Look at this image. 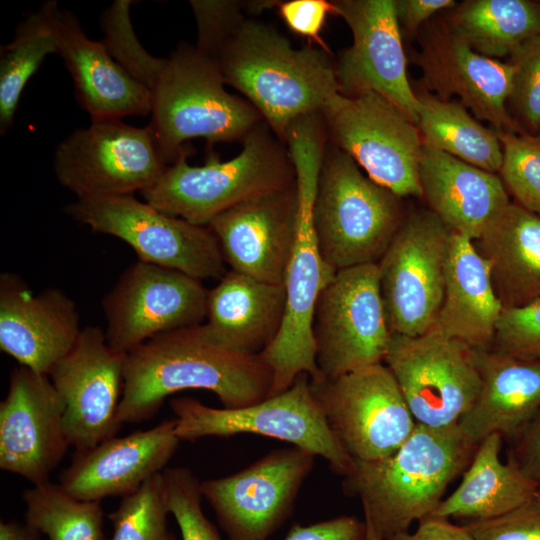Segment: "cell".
<instances>
[{
    "instance_id": "cell-1",
    "label": "cell",
    "mask_w": 540,
    "mask_h": 540,
    "mask_svg": "<svg viewBox=\"0 0 540 540\" xmlns=\"http://www.w3.org/2000/svg\"><path fill=\"white\" fill-rule=\"evenodd\" d=\"M270 367L259 355L219 344L205 324L159 334L125 356L118 408L121 426L149 420L171 394L213 392L225 408H241L269 397Z\"/></svg>"
},
{
    "instance_id": "cell-2",
    "label": "cell",
    "mask_w": 540,
    "mask_h": 540,
    "mask_svg": "<svg viewBox=\"0 0 540 540\" xmlns=\"http://www.w3.org/2000/svg\"><path fill=\"white\" fill-rule=\"evenodd\" d=\"M199 51L215 63L225 84L247 98L283 143L293 122L321 112L339 93L335 60L328 50L294 48L283 34L253 18L244 17Z\"/></svg>"
},
{
    "instance_id": "cell-3",
    "label": "cell",
    "mask_w": 540,
    "mask_h": 540,
    "mask_svg": "<svg viewBox=\"0 0 540 540\" xmlns=\"http://www.w3.org/2000/svg\"><path fill=\"white\" fill-rule=\"evenodd\" d=\"M327 142L325 126L317 114L299 118L287 132L286 146L296 172L297 226L284 280L283 323L274 341L259 355L273 374L269 397L287 390L301 373L308 374L311 381L323 378L315 361L312 321L319 294L337 270L320 252L313 205Z\"/></svg>"
},
{
    "instance_id": "cell-4",
    "label": "cell",
    "mask_w": 540,
    "mask_h": 540,
    "mask_svg": "<svg viewBox=\"0 0 540 540\" xmlns=\"http://www.w3.org/2000/svg\"><path fill=\"white\" fill-rule=\"evenodd\" d=\"M477 447L465 440L458 424L442 428L416 424L391 456L374 462L354 460L343 476L342 489L360 499L364 519L387 540L435 513L448 485L467 467Z\"/></svg>"
},
{
    "instance_id": "cell-5",
    "label": "cell",
    "mask_w": 540,
    "mask_h": 540,
    "mask_svg": "<svg viewBox=\"0 0 540 540\" xmlns=\"http://www.w3.org/2000/svg\"><path fill=\"white\" fill-rule=\"evenodd\" d=\"M224 85L215 63L195 45L180 43L158 59L145 84L151 96L148 127L168 165L193 138L210 144L243 141L263 122L251 103Z\"/></svg>"
},
{
    "instance_id": "cell-6",
    "label": "cell",
    "mask_w": 540,
    "mask_h": 540,
    "mask_svg": "<svg viewBox=\"0 0 540 540\" xmlns=\"http://www.w3.org/2000/svg\"><path fill=\"white\" fill-rule=\"evenodd\" d=\"M189 155L186 145L142 195L158 210L196 225L208 226L241 202L296 183L286 144L264 121L244 138L241 151L230 160L220 161L212 153L204 165L192 166Z\"/></svg>"
},
{
    "instance_id": "cell-7",
    "label": "cell",
    "mask_w": 540,
    "mask_h": 540,
    "mask_svg": "<svg viewBox=\"0 0 540 540\" xmlns=\"http://www.w3.org/2000/svg\"><path fill=\"white\" fill-rule=\"evenodd\" d=\"M403 217L401 197L370 179L328 140L313 205L324 260L335 270L377 263Z\"/></svg>"
},
{
    "instance_id": "cell-8",
    "label": "cell",
    "mask_w": 540,
    "mask_h": 540,
    "mask_svg": "<svg viewBox=\"0 0 540 540\" xmlns=\"http://www.w3.org/2000/svg\"><path fill=\"white\" fill-rule=\"evenodd\" d=\"M180 441L252 433L285 441L326 459L345 476L354 460L330 430L306 373L285 391L241 408H213L191 397L170 400Z\"/></svg>"
},
{
    "instance_id": "cell-9",
    "label": "cell",
    "mask_w": 540,
    "mask_h": 540,
    "mask_svg": "<svg viewBox=\"0 0 540 540\" xmlns=\"http://www.w3.org/2000/svg\"><path fill=\"white\" fill-rule=\"evenodd\" d=\"M73 220L127 243L138 260L220 280L227 272L219 242L208 226L168 215L133 195L76 199L65 207Z\"/></svg>"
},
{
    "instance_id": "cell-10",
    "label": "cell",
    "mask_w": 540,
    "mask_h": 540,
    "mask_svg": "<svg viewBox=\"0 0 540 540\" xmlns=\"http://www.w3.org/2000/svg\"><path fill=\"white\" fill-rule=\"evenodd\" d=\"M328 140L366 175L399 197L422 196L423 141L416 124L375 92L338 93L321 110Z\"/></svg>"
},
{
    "instance_id": "cell-11",
    "label": "cell",
    "mask_w": 540,
    "mask_h": 540,
    "mask_svg": "<svg viewBox=\"0 0 540 540\" xmlns=\"http://www.w3.org/2000/svg\"><path fill=\"white\" fill-rule=\"evenodd\" d=\"M451 233L430 209L404 215L377 262L380 294L392 334L414 337L435 326Z\"/></svg>"
},
{
    "instance_id": "cell-12",
    "label": "cell",
    "mask_w": 540,
    "mask_h": 540,
    "mask_svg": "<svg viewBox=\"0 0 540 540\" xmlns=\"http://www.w3.org/2000/svg\"><path fill=\"white\" fill-rule=\"evenodd\" d=\"M312 334L316 365L323 377L384 363L392 333L377 263L336 271L317 299Z\"/></svg>"
},
{
    "instance_id": "cell-13",
    "label": "cell",
    "mask_w": 540,
    "mask_h": 540,
    "mask_svg": "<svg viewBox=\"0 0 540 540\" xmlns=\"http://www.w3.org/2000/svg\"><path fill=\"white\" fill-rule=\"evenodd\" d=\"M310 386L330 430L353 460L374 462L391 456L416 426L384 363L310 380Z\"/></svg>"
},
{
    "instance_id": "cell-14",
    "label": "cell",
    "mask_w": 540,
    "mask_h": 540,
    "mask_svg": "<svg viewBox=\"0 0 540 540\" xmlns=\"http://www.w3.org/2000/svg\"><path fill=\"white\" fill-rule=\"evenodd\" d=\"M53 166L58 182L77 199L133 195L152 187L168 164L148 126L122 119L91 121L63 139Z\"/></svg>"
},
{
    "instance_id": "cell-15",
    "label": "cell",
    "mask_w": 540,
    "mask_h": 540,
    "mask_svg": "<svg viewBox=\"0 0 540 540\" xmlns=\"http://www.w3.org/2000/svg\"><path fill=\"white\" fill-rule=\"evenodd\" d=\"M384 364L394 376L416 424H458L481 390L470 348L435 327L408 337L392 334Z\"/></svg>"
},
{
    "instance_id": "cell-16",
    "label": "cell",
    "mask_w": 540,
    "mask_h": 540,
    "mask_svg": "<svg viewBox=\"0 0 540 540\" xmlns=\"http://www.w3.org/2000/svg\"><path fill=\"white\" fill-rule=\"evenodd\" d=\"M208 294L200 279L138 260L102 300L106 341L126 354L159 334L203 324Z\"/></svg>"
},
{
    "instance_id": "cell-17",
    "label": "cell",
    "mask_w": 540,
    "mask_h": 540,
    "mask_svg": "<svg viewBox=\"0 0 540 540\" xmlns=\"http://www.w3.org/2000/svg\"><path fill=\"white\" fill-rule=\"evenodd\" d=\"M315 457L296 446L274 449L234 474L201 481L202 497L229 540H268L292 514Z\"/></svg>"
},
{
    "instance_id": "cell-18",
    "label": "cell",
    "mask_w": 540,
    "mask_h": 540,
    "mask_svg": "<svg viewBox=\"0 0 540 540\" xmlns=\"http://www.w3.org/2000/svg\"><path fill=\"white\" fill-rule=\"evenodd\" d=\"M335 14L352 32V44L335 60L339 93L375 92L400 108L415 124L421 102L407 74L396 0H337Z\"/></svg>"
},
{
    "instance_id": "cell-19",
    "label": "cell",
    "mask_w": 540,
    "mask_h": 540,
    "mask_svg": "<svg viewBox=\"0 0 540 540\" xmlns=\"http://www.w3.org/2000/svg\"><path fill=\"white\" fill-rule=\"evenodd\" d=\"M125 356L108 345L103 329L87 326L51 369L49 377L65 404L66 437L75 450L94 447L122 427L117 414Z\"/></svg>"
},
{
    "instance_id": "cell-20",
    "label": "cell",
    "mask_w": 540,
    "mask_h": 540,
    "mask_svg": "<svg viewBox=\"0 0 540 540\" xmlns=\"http://www.w3.org/2000/svg\"><path fill=\"white\" fill-rule=\"evenodd\" d=\"M65 404L49 375L18 365L0 402V469L33 485L48 482L70 447Z\"/></svg>"
},
{
    "instance_id": "cell-21",
    "label": "cell",
    "mask_w": 540,
    "mask_h": 540,
    "mask_svg": "<svg viewBox=\"0 0 540 540\" xmlns=\"http://www.w3.org/2000/svg\"><path fill=\"white\" fill-rule=\"evenodd\" d=\"M424 28L412 61L420 67L426 88L441 99L457 96L477 119L497 131H515L506 108L513 86L512 64L477 53L446 21L429 22Z\"/></svg>"
},
{
    "instance_id": "cell-22",
    "label": "cell",
    "mask_w": 540,
    "mask_h": 540,
    "mask_svg": "<svg viewBox=\"0 0 540 540\" xmlns=\"http://www.w3.org/2000/svg\"><path fill=\"white\" fill-rule=\"evenodd\" d=\"M296 183L246 200L208 224L230 270L254 279L284 284L296 238Z\"/></svg>"
},
{
    "instance_id": "cell-23",
    "label": "cell",
    "mask_w": 540,
    "mask_h": 540,
    "mask_svg": "<svg viewBox=\"0 0 540 540\" xmlns=\"http://www.w3.org/2000/svg\"><path fill=\"white\" fill-rule=\"evenodd\" d=\"M76 303L62 290L34 294L10 272L0 276V349L19 365L49 375L75 345L81 328Z\"/></svg>"
},
{
    "instance_id": "cell-24",
    "label": "cell",
    "mask_w": 540,
    "mask_h": 540,
    "mask_svg": "<svg viewBox=\"0 0 540 540\" xmlns=\"http://www.w3.org/2000/svg\"><path fill=\"white\" fill-rule=\"evenodd\" d=\"M175 419L94 447L75 450L70 465L59 475L62 488L80 500L124 497L161 473L174 456L179 438Z\"/></svg>"
},
{
    "instance_id": "cell-25",
    "label": "cell",
    "mask_w": 540,
    "mask_h": 540,
    "mask_svg": "<svg viewBox=\"0 0 540 540\" xmlns=\"http://www.w3.org/2000/svg\"><path fill=\"white\" fill-rule=\"evenodd\" d=\"M56 25L57 54L72 77L78 103L91 121L150 114L149 91L112 57L102 41L85 34L73 12L59 8Z\"/></svg>"
},
{
    "instance_id": "cell-26",
    "label": "cell",
    "mask_w": 540,
    "mask_h": 540,
    "mask_svg": "<svg viewBox=\"0 0 540 540\" xmlns=\"http://www.w3.org/2000/svg\"><path fill=\"white\" fill-rule=\"evenodd\" d=\"M481 379L480 393L458 422L465 440L477 447L488 435L511 440L540 408V360L470 349Z\"/></svg>"
},
{
    "instance_id": "cell-27",
    "label": "cell",
    "mask_w": 540,
    "mask_h": 540,
    "mask_svg": "<svg viewBox=\"0 0 540 540\" xmlns=\"http://www.w3.org/2000/svg\"><path fill=\"white\" fill-rule=\"evenodd\" d=\"M422 196L453 232L475 240L510 203L496 173L423 143L419 167Z\"/></svg>"
},
{
    "instance_id": "cell-28",
    "label": "cell",
    "mask_w": 540,
    "mask_h": 540,
    "mask_svg": "<svg viewBox=\"0 0 540 540\" xmlns=\"http://www.w3.org/2000/svg\"><path fill=\"white\" fill-rule=\"evenodd\" d=\"M503 309L488 264L473 240L452 231L443 300L434 327L470 349L489 351Z\"/></svg>"
},
{
    "instance_id": "cell-29",
    "label": "cell",
    "mask_w": 540,
    "mask_h": 540,
    "mask_svg": "<svg viewBox=\"0 0 540 540\" xmlns=\"http://www.w3.org/2000/svg\"><path fill=\"white\" fill-rule=\"evenodd\" d=\"M285 307L284 284L229 270L209 290L204 324L222 346L245 355H260L278 335Z\"/></svg>"
},
{
    "instance_id": "cell-30",
    "label": "cell",
    "mask_w": 540,
    "mask_h": 540,
    "mask_svg": "<svg viewBox=\"0 0 540 540\" xmlns=\"http://www.w3.org/2000/svg\"><path fill=\"white\" fill-rule=\"evenodd\" d=\"M473 243L503 308L540 299V216L510 202Z\"/></svg>"
},
{
    "instance_id": "cell-31",
    "label": "cell",
    "mask_w": 540,
    "mask_h": 540,
    "mask_svg": "<svg viewBox=\"0 0 540 540\" xmlns=\"http://www.w3.org/2000/svg\"><path fill=\"white\" fill-rule=\"evenodd\" d=\"M503 438L493 433L478 445L457 488L433 515L483 521L505 515L533 500L537 485L507 457L500 459Z\"/></svg>"
},
{
    "instance_id": "cell-32",
    "label": "cell",
    "mask_w": 540,
    "mask_h": 540,
    "mask_svg": "<svg viewBox=\"0 0 540 540\" xmlns=\"http://www.w3.org/2000/svg\"><path fill=\"white\" fill-rule=\"evenodd\" d=\"M474 51L501 58L540 35V4L529 0H468L446 21Z\"/></svg>"
},
{
    "instance_id": "cell-33",
    "label": "cell",
    "mask_w": 540,
    "mask_h": 540,
    "mask_svg": "<svg viewBox=\"0 0 540 540\" xmlns=\"http://www.w3.org/2000/svg\"><path fill=\"white\" fill-rule=\"evenodd\" d=\"M418 97L416 126L424 144L485 171L499 172L502 147L497 132L480 124L461 103L428 92Z\"/></svg>"
},
{
    "instance_id": "cell-34",
    "label": "cell",
    "mask_w": 540,
    "mask_h": 540,
    "mask_svg": "<svg viewBox=\"0 0 540 540\" xmlns=\"http://www.w3.org/2000/svg\"><path fill=\"white\" fill-rule=\"evenodd\" d=\"M56 1L44 2L16 27L12 40L0 50V132L12 127L22 92L44 59L58 52Z\"/></svg>"
},
{
    "instance_id": "cell-35",
    "label": "cell",
    "mask_w": 540,
    "mask_h": 540,
    "mask_svg": "<svg viewBox=\"0 0 540 540\" xmlns=\"http://www.w3.org/2000/svg\"><path fill=\"white\" fill-rule=\"evenodd\" d=\"M25 522L48 540H104L101 501L80 500L50 481L22 493Z\"/></svg>"
},
{
    "instance_id": "cell-36",
    "label": "cell",
    "mask_w": 540,
    "mask_h": 540,
    "mask_svg": "<svg viewBox=\"0 0 540 540\" xmlns=\"http://www.w3.org/2000/svg\"><path fill=\"white\" fill-rule=\"evenodd\" d=\"M169 513L161 472L122 497L119 506L108 515L113 525L111 540H164Z\"/></svg>"
},
{
    "instance_id": "cell-37",
    "label": "cell",
    "mask_w": 540,
    "mask_h": 540,
    "mask_svg": "<svg viewBox=\"0 0 540 540\" xmlns=\"http://www.w3.org/2000/svg\"><path fill=\"white\" fill-rule=\"evenodd\" d=\"M502 147L499 170L516 204L540 216V140L528 134L496 131Z\"/></svg>"
},
{
    "instance_id": "cell-38",
    "label": "cell",
    "mask_w": 540,
    "mask_h": 540,
    "mask_svg": "<svg viewBox=\"0 0 540 540\" xmlns=\"http://www.w3.org/2000/svg\"><path fill=\"white\" fill-rule=\"evenodd\" d=\"M168 507L182 540H222L202 510L201 481L187 467L165 468Z\"/></svg>"
},
{
    "instance_id": "cell-39",
    "label": "cell",
    "mask_w": 540,
    "mask_h": 540,
    "mask_svg": "<svg viewBox=\"0 0 540 540\" xmlns=\"http://www.w3.org/2000/svg\"><path fill=\"white\" fill-rule=\"evenodd\" d=\"M490 351L518 359L540 360V299L503 309Z\"/></svg>"
},
{
    "instance_id": "cell-40",
    "label": "cell",
    "mask_w": 540,
    "mask_h": 540,
    "mask_svg": "<svg viewBox=\"0 0 540 540\" xmlns=\"http://www.w3.org/2000/svg\"><path fill=\"white\" fill-rule=\"evenodd\" d=\"M514 68L509 97L517 116L532 133L540 129V35L520 44L510 55Z\"/></svg>"
},
{
    "instance_id": "cell-41",
    "label": "cell",
    "mask_w": 540,
    "mask_h": 540,
    "mask_svg": "<svg viewBox=\"0 0 540 540\" xmlns=\"http://www.w3.org/2000/svg\"><path fill=\"white\" fill-rule=\"evenodd\" d=\"M462 525L475 540H540V503L534 498L500 517Z\"/></svg>"
},
{
    "instance_id": "cell-42",
    "label": "cell",
    "mask_w": 540,
    "mask_h": 540,
    "mask_svg": "<svg viewBox=\"0 0 540 540\" xmlns=\"http://www.w3.org/2000/svg\"><path fill=\"white\" fill-rule=\"evenodd\" d=\"M278 13L286 26L295 34L315 41L326 50L320 33L329 14H335L333 1L289 0L280 1Z\"/></svg>"
},
{
    "instance_id": "cell-43",
    "label": "cell",
    "mask_w": 540,
    "mask_h": 540,
    "mask_svg": "<svg viewBox=\"0 0 540 540\" xmlns=\"http://www.w3.org/2000/svg\"><path fill=\"white\" fill-rule=\"evenodd\" d=\"M508 443L507 457L540 489V408Z\"/></svg>"
},
{
    "instance_id": "cell-44",
    "label": "cell",
    "mask_w": 540,
    "mask_h": 540,
    "mask_svg": "<svg viewBox=\"0 0 540 540\" xmlns=\"http://www.w3.org/2000/svg\"><path fill=\"white\" fill-rule=\"evenodd\" d=\"M284 540H366L365 521L341 515L310 525L295 524Z\"/></svg>"
},
{
    "instance_id": "cell-45",
    "label": "cell",
    "mask_w": 540,
    "mask_h": 540,
    "mask_svg": "<svg viewBox=\"0 0 540 540\" xmlns=\"http://www.w3.org/2000/svg\"><path fill=\"white\" fill-rule=\"evenodd\" d=\"M387 540H475L463 525H456L449 519L435 515L418 522L414 532L403 531Z\"/></svg>"
},
{
    "instance_id": "cell-46",
    "label": "cell",
    "mask_w": 540,
    "mask_h": 540,
    "mask_svg": "<svg viewBox=\"0 0 540 540\" xmlns=\"http://www.w3.org/2000/svg\"><path fill=\"white\" fill-rule=\"evenodd\" d=\"M453 0H396V12L399 24L410 33L441 10L453 8Z\"/></svg>"
},
{
    "instance_id": "cell-47",
    "label": "cell",
    "mask_w": 540,
    "mask_h": 540,
    "mask_svg": "<svg viewBox=\"0 0 540 540\" xmlns=\"http://www.w3.org/2000/svg\"><path fill=\"white\" fill-rule=\"evenodd\" d=\"M41 533L27 524L16 520L0 522V540H41Z\"/></svg>"
},
{
    "instance_id": "cell-48",
    "label": "cell",
    "mask_w": 540,
    "mask_h": 540,
    "mask_svg": "<svg viewBox=\"0 0 540 540\" xmlns=\"http://www.w3.org/2000/svg\"><path fill=\"white\" fill-rule=\"evenodd\" d=\"M366 525V540H383L379 534L374 530L369 521L364 519Z\"/></svg>"
},
{
    "instance_id": "cell-49",
    "label": "cell",
    "mask_w": 540,
    "mask_h": 540,
    "mask_svg": "<svg viewBox=\"0 0 540 540\" xmlns=\"http://www.w3.org/2000/svg\"><path fill=\"white\" fill-rule=\"evenodd\" d=\"M164 540H176V539L172 534L168 533Z\"/></svg>"
},
{
    "instance_id": "cell-50",
    "label": "cell",
    "mask_w": 540,
    "mask_h": 540,
    "mask_svg": "<svg viewBox=\"0 0 540 540\" xmlns=\"http://www.w3.org/2000/svg\"><path fill=\"white\" fill-rule=\"evenodd\" d=\"M535 499L540 503V489L537 491Z\"/></svg>"
},
{
    "instance_id": "cell-51",
    "label": "cell",
    "mask_w": 540,
    "mask_h": 540,
    "mask_svg": "<svg viewBox=\"0 0 540 540\" xmlns=\"http://www.w3.org/2000/svg\"><path fill=\"white\" fill-rule=\"evenodd\" d=\"M536 137L540 140V129H539L538 135Z\"/></svg>"
}]
</instances>
